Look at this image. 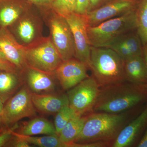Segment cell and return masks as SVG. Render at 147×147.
Returning a JSON list of instances; mask_svg holds the SVG:
<instances>
[{
  "mask_svg": "<svg viewBox=\"0 0 147 147\" xmlns=\"http://www.w3.org/2000/svg\"><path fill=\"white\" fill-rule=\"evenodd\" d=\"M147 100V84L125 81L100 87L94 112L118 114Z\"/></svg>",
  "mask_w": 147,
  "mask_h": 147,
  "instance_id": "cell-1",
  "label": "cell"
},
{
  "mask_svg": "<svg viewBox=\"0 0 147 147\" xmlns=\"http://www.w3.org/2000/svg\"><path fill=\"white\" fill-rule=\"evenodd\" d=\"M94 112L86 116L80 134L73 143L113 142L126 125L127 114Z\"/></svg>",
  "mask_w": 147,
  "mask_h": 147,
  "instance_id": "cell-2",
  "label": "cell"
},
{
  "mask_svg": "<svg viewBox=\"0 0 147 147\" xmlns=\"http://www.w3.org/2000/svg\"><path fill=\"white\" fill-rule=\"evenodd\" d=\"M89 69L100 88L127 81L124 61L109 47L91 46Z\"/></svg>",
  "mask_w": 147,
  "mask_h": 147,
  "instance_id": "cell-3",
  "label": "cell"
},
{
  "mask_svg": "<svg viewBox=\"0 0 147 147\" xmlns=\"http://www.w3.org/2000/svg\"><path fill=\"white\" fill-rule=\"evenodd\" d=\"M136 9L96 26H88L87 32L91 46L108 47L125 35L136 30Z\"/></svg>",
  "mask_w": 147,
  "mask_h": 147,
  "instance_id": "cell-4",
  "label": "cell"
},
{
  "mask_svg": "<svg viewBox=\"0 0 147 147\" xmlns=\"http://www.w3.org/2000/svg\"><path fill=\"white\" fill-rule=\"evenodd\" d=\"M44 21L50 29V38L63 61L74 57L75 45L72 32L64 16L48 7H39Z\"/></svg>",
  "mask_w": 147,
  "mask_h": 147,
  "instance_id": "cell-5",
  "label": "cell"
},
{
  "mask_svg": "<svg viewBox=\"0 0 147 147\" xmlns=\"http://www.w3.org/2000/svg\"><path fill=\"white\" fill-rule=\"evenodd\" d=\"M43 20L39 7L33 4L10 27L17 42L26 48L43 38Z\"/></svg>",
  "mask_w": 147,
  "mask_h": 147,
  "instance_id": "cell-6",
  "label": "cell"
},
{
  "mask_svg": "<svg viewBox=\"0 0 147 147\" xmlns=\"http://www.w3.org/2000/svg\"><path fill=\"white\" fill-rule=\"evenodd\" d=\"M25 48L27 66L40 71L54 74L63 61L50 36Z\"/></svg>",
  "mask_w": 147,
  "mask_h": 147,
  "instance_id": "cell-7",
  "label": "cell"
},
{
  "mask_svg": "<svg viewBox=\"0 0 147 147\" xmlns=\"http://www.w3.org/2000/svg\"><path fill=\"white\" fill-rule=\"evenodd\" d=\"M100 87L93 76L88 77L67 92L69 105L78 115L92 113Z\"/></svg>",
  "mask_w": 147,
  "mask_h": 147,
  "instance_id": "cell-8",
  "label": "cell"
},
{
  "mask_svg": "<svg viewBox=\"0 0 147 147\" xmlns=\"http://www.w3.org/2000/svg\"><path fill=\"white\" fill-rule=\"evenodd\" d=\"M36 115V109L32 100V93L25 85L9 98L4 106L2 115L4 123L12 125L24 118Z\"/></svg>",
  "mask_w": 147,
  "mask_h": 147,
  "instance_id": "cell-9",
  "label": "cell"
},
{
  "mask_svg": "<svg viewBox=\"0 0 147 147\" xmlns=\"http://www.w3.org/2000/svg\"><path fill=\"white\" fill-rule=\"evenodd\" d=\"M73 34L75 45L74 57L89 69L91 46L88 36L86 16L72 13L65 17Z\"/></svg>",
  "mask_w": 147,
  "mask_h": 147,
  "instance_id": "cell-10",
  "label": "cell"
},
{
  "mask_svg": "<svg viewBox=\"0 0 147 147\" xmlns=\"http://www.w3.org/2000/svg\"><path fill=\"white\" fill-rule=\"evenodd\" d=\"M138 2L136 0H110L102 6L88 12L86 16L88 26H96L135 9Z\"/></svg>",
  "mask_w": 147,
  "mask_h": 147,
  "instance_id": "cell-11",
  "label": "cell"
},
{
  "mask_svg": "<svg viewBox=\"0 0 147 147\" xmlns=\"http://www.w3.org/2000/svg\"><path fill=\"white\" fill-rule=\"evenodd\" d=\"M88 69L85 64L73 58L63 61L54 74L63 89L68 90L89 77Z\"/></svg>",
  "mask_w": 147,
  "mask_h": 147,
  "instance_id": "cell-12",
  "label": "cell"
},
{
  "mask_svg": "<svg viewBox=\"0 0 147 147\" xmlns=\"http://www.w3.org/2000/svg\"><path fill=\"white\" fill-rule=\"evenodd\" d=\"M21 72L24 85L32 93L39 94L54 93L56 88L54 74L46 73L28 66Z\"/></svg>",
  "mask_w": 147,
  "mask_h": 147,
  "instance_id": "cell-13",
  "label": "cell"
},
{
  "mask_svg": "<svg viewBox=\"0 0 147 147\" xmlns=\"http://www.w3.org/2000/svg\"><path fill=\"white\" fill-rule=\"evenodd\" d=\"M0 52L20 71L28 66L26 48L17 42L7 28H0Z\"/></svg>",
  "mask_w": 147,
  "mask_h": 147,
  "instance_id": "cell-14",
  "label": "cell"
},
{
  "mask_svg": "<svg viewBox=\"0 0 147 147\" xmlns=\"http://www.w3.org/2000/svg\"><path fill=\"white\" fill-rule=\"evenodd\" d=\"M33 4L29 0H1L0 28L10 26Z\"/></svg>",
  "mask_w": 147,
  "mask_h": 147,
  "instance_id": "cell-15",
  "label": "cell"
},
{
  "mask_svg": "<svg viewBox=\"0 0 147 147\" xmlns=\"http://www.w3.org/2000/svg\"><path fill=\"white\" fill-rule=\"evenodd\" d=\"M147 124V106L136 119L123 127L113 142L112 147L130 146Z\"/></svg>",
  "mask_w": 147,
  "mask_h": 147,
  "instance_id": "cell-16",
  "label": "cell"
},
{
  "mask_svg": "<svg viewBox=\"0 0 147 147\" xmlns=\"http://www.w3.org/2000/svg\"><path fill=\"white\" fill-rule=\"evenodd\" d=\"M32 100L36 110L44 114H56L62 108L69 105L67 94L32 93Z\"/></svg>",
  "mask_w": 147,
  "mask_h": 147,
  "instance_id": "cell-17",
  "label": "cell"
},
{
  "mask_svg": "<svg viewBox=\"0 0 147 147\" xmlns=\"http://www.w3.org/2000/svg\"><path fill=\"white\" fill-rule=\"evenodd\" d=\"M24 84L21 71L0 70V98L5 102Z\"/></svg>",
  "mask_w": 147,
  "mask_h": 147,
  "instance_id": "cell-18",
  "label": "cell"
},
{
  "mask_svg": "<svg viewBox=\"0 0 147 147\" xmlns=\"http://www.w3.org/2000/svg\"><path fill=\"white\" fill-rule=\"evenodd\" d=\"M127 81L134 84H147V72L143 55L124 60Z\"/></svg>",
  "mask_w": 147,
  "mask_h": 147,
  "instance_id": "cell-19",
  "label": "cell"
},
{
  "mask_svg": "<svg viewBox=\"0 0 147 147\" xmlns=\"http://www.w3.org/2000/svg\"><path fill=\"white\" fill-rule=\"evenodd\" d=\"M18 133L26 136L57 134L55 125L50 121L42 117L35 118L29 121L22 127Z\"/></svg>",
  "mask_w": 147,
  "mask_h": 147,
  "instance_id": "cell-20",
  "label": "cell"
},
{
  "mask_svg": "<svg viewBox=\"0 0 147 147\" xmlns=\"http://www.w3.org/2000/svg\"><path fill=\"white\" fill-rule=\"evenodd\" d=\"M86 119V116H74L59 134L61 141L71 147V143L75 141L82 131Z\"/></svg>",
  "mask_w": 147,
  "mask_h": 147,
  "instance_id": "cell-21",
  "label": "cell"
},
{
  "mask_svg": "<svg viewBox=\"0 0 147 147\" xmlns=\"http://www.w3.org/2000/svg\"><path fill=\"white\" fill-rule=\"evenodd\" d=\"M15 134L26 141L30 144L40 147H69L67 144L61 141L58 134L42 137L26 136L14 132Z\"/></svg>",
  "mask_w": 147,
  "mask_h": 147,
  "instance_id": "cell-22",
  "label": "cell"
},
{
  "mask_svg": "<svg viewBox=\"0 0 147 147\" xmlns=\"http://www.w3.org/2000/svg\"><path fill=\"white\" fill-rule=\"evenodd\" d=\"M137 31L142 44L147 43V0H140L136 9Z\"/></svg>",
  "mask_w": 147,
  "mask_h": 147,
  "instance_id": "cell-23",
  "label": "cell"
},
{
  "mask_svg": "<svg viewBox=\"0 0 147 147\" xmlns=\"http://www.w3.org/2000/svg\"><path fill=\"white\" fill-rule=\"evenodd\" d=\"M117 40L128 47L134 56L143 55V46L137 30L123 36Z\"/></svg>",
  "mask_w": 147,
  "mask_h": 147,
  "instance_id": "cell-24",
  "label": "cell"
},
{
  "mask_svg": "<svg viewBox=\"0 0 147 147\" xmlns=\"http://www.w3.org/2000/svg\"><path fill=\"white\" fill-rule=\"evenodd\" d=\"M56 114L54 125L58 135L70 120L77 115L69 105L62 108Z\"/></svg>",
  "mask_w": 147,
  "mask_h": 147,
  "instance_id": "cell-25",
  "label": "cell"
},
{
  "mask_svg": "<svg viewBox=\"0 0 147 147\" xmlns=\"http://www.w3.org/2000/svg\"><path fill=\"white\" fill-rule=\"evenodd\" d=\"M76 0H55L49 6L61 16H68L75 11Z\"/></svg>",
  "mask_w": 147,
  "mask_h": 147,
  "instance_id": "cell-26",
  "label": "cell"
},
{
  "mask_svg": "<svg viewBox=\"0 0 147 147\" xmlns=\"http://www.w3.org/2000/svg\"><path fill=\"white\" fill-rule=\"evenodd\" d=\"M108 47L115 51L124 61L135 57L128 47L119 40H117Z\"/></svg>",
  "mask_w": 147,
  "mask_h": 147,
  "instance_id": "cell-27",
  "label": "cell"
},
{
  "mask_svg": "<svg viewBox=\"0 0 147 147\" xmlns=\"http://www.w3.org/2000/svg\"><path fill=\"white\" fill-rule=\"evenodd\" d=\"M90 0H76L74 13L86 16L89 12Z\"/></svg>",
  "mask_w": 147,
  "mask_h": 147,
  "instance_id": "cell-28",
  "label": "cell"
},
{
  "mask_svg": "<svg viewBox=\"0 0 147 147\" xmlns=\"http://www.w3.org/2000/svg\"><path fill=\"white\" fill-rule=\"evenodd\" d=\"M0 70L7 71H20L15 66L11 63L9 61L7 60L1 52H0Z\"/></svg>",
  "mask_w": 147,
  "mask_h": 147,
  "instance_id": "cell-29",
  "label": "cell"
},
{
  "mask_svg": "<svg viewBox=\"0 0 147 147\" xmlns=\"http://www.w3.org/2000/svg\"><path fill=\"white\" fill-rule=\"evenodd\" d=\"M13 137L11 140V146L15 147H30V144L24 139L16 135L13 131Z\"/></svg>",
  "mask_w": 147,
  "mask_h": 147,
  "instance_id": "cell-30",
  "label": "cell"
},
{
  "mask_svg": "<svg viewBox=\"0 0 147 147\" xmlns=\"http://www.w3.org/2000/svg\"><path fill=\"white\" fill-rule=\"evenodd\" d=\"M13 130L8 129L0 133V147L3 146L13 137Z\"/></svg>",
  "mask_w": 147,
  "mask_h": 147,
  "instance_id": "cell-31",
  "label": "cell"
},
{
  "mask_svg": "<svg viewBox=\"0 0 147 147\" xmlns=\"http://www.w3.org/2000/svg\"><path fill=\"white\" fill-rule=\"evenodd\" d=\"M110 0H90V11L102 6Z\"/></svg>",
  "mask_w": 147,
  "mask_h": 147,
  "instance_id": "cell-32",
  "label": "cell"
},
{
  "mask_svg": "<svg viewBox=\"0 0 147 147\" xmlns=\"http://www.w3.org/2000/svg\"><path fill=\"white\" fill-rule=\"evenodd\" d=\"M39 7H48L55 0H29Z\"/></svg>",
  "mask_w": 147,
  "mask_h": 147,
  "instance_id": "cell-33",
  "label": "cell"
},
{
  "mask_svg": "<svg viewBox=\"0 0 147 147\" xmlns=\"http://www.w3.org/2000/svg\"><path fill=\"white\" fill-rule=\"evenodd\" d=\"M137 146L139 147H147V129L144 137Z\"/></svg>",
  "mask_w": 147,
  "mask_h": 147,
  "instance_id": "cell-34",
  "label": "cell"
},
{
  "mask_svg": "<svg viewBox=\"0 0 147 147\" xmlns=\"http://www.w3.org/2000/svg\"><path fill=\"white\" fill-rule=\"evenodd\" d=\"M143 56L147 72V43L144 44L143 46Z\"/></svg>",
  "mask_w": 147,
  "mask_h": 147,
  "instance_id": "cell-35",
  "label": "cell"
},
{
  "mask_svg": "<svg viewBox=\"0 0 147 147\" xmlns=\"http://www.w3.org/2000/svg\"><path fill=\"white\" fill-rule=\"evenodd\" d=\"M3 101L2 100L1 98H0V116L2 117L3 113L4 108V105Z\"/></svg>",
  "mask_w": 147,
  "mask_h": 147,
  "instance_id": "cell-36",
  "label": "cell"
},
{
  "mask_svg": "<svg viewBox=\"0 0 147 147\" xmlns=\"http://www.w3.org/2000/svg\"><path fill=\"white\" fill-rule=\"evenodd\" d=\"M2 123H4L2 117L1 116H0V125Z\"/></svg>",
  "mask_w": 147,
  "mask_h": 147,
  "instance_id": "cell-37",
  "label": "cell"
},
{
  "mask_svg": "<svg viewBox=\"0 0 147 147\" xmlns=\"http://www.w3.org/2000/svg\"><path fill=\"white\" fill-rule=\"evenodd\" d=\"M3 131V130H1V129H0V133H1Z\"/></svg>",
  "mask_w": 147,
  "mask_h": 147,
  "instance_id": "cell-38",
  "label": "cell"
},
{
  "mask_svg": "<svg viewBox=\"0 0 147 147\" xmlns=\"http://www.w3.org/2000/svg\"><path fill=\"white\" fill-rule=\"evenodd\" d=\"M136 1H140V0H136Z\"/></svg>",
  "mask_w": 147,
  "mask_h": 147,
  "instance_id": "cell-39",
  "label": "cell"
},
{
  "mask_svg": "<svg viewBox=\"0 0 147 147\" xmlns=\"http://www.w3.org/2000/svg\"><path fill=\"white\" fill-rule=\"evenodd\" d=\"M1 1V0H0V1Z\"/></svg>",
  "mask_w": 147,
  "mask_h": 147,
  "instance_id": "cell-40",
  "label": "cell"
}]
</instances>
